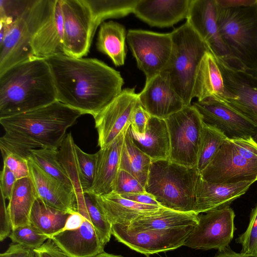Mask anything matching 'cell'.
I'll return each instance as SVG.
<instances>
[{
    "label": "cell",
    "instance_id": "cell-23",
    "mask_svg": "<svg viewBox=\"0 0 257 257\" xmlns=\"http://www.w3.org/2000/svg\"><path fill=\"white\" fill-rule=\"evenodd\" d=\"M28 164L38 198L55 209L70 213L76 211V199L73 192L44 172L31 159Z\"/></svg>",
    "mask_w": 257,
    "mask_h": 257
},
{
    "label": "cell",
    "instance_id": "cell-27",
    "mask_svg": "<svg viewBox=\"0 0 257 257\" xmlns=\"http://www.w3.org/2000/svg\"><path fill=\"white\" fill-rule=\"evenodd\" d=\"M224 94L222 77L213 54L208 51L203 56L195 79L193 97L198 101L212 97L221 100Z\"/></svg>",
    "mask_w": 257,
    "mask_h": 257
},
{
    "label": "cell",
    "instance_id": "cell-31",
    "mask_svg": "<svg viewBox=\"0 0 257 257\" xmlns=\"http://www.w3.org/2000/svg\"><path fill=\"white\" fill-rule=\"evenodd\" d=\"M151 163L150 158L134 144L128 128L121 149L119 169L132 175L145 188Z\"/></svg>",
    "mask_w": 257,
    "mask_h": 257
},
{
    "label": "cell",
    "instance_id": "cell-9",
    "mask_svg": "<svg viewBox=\"0 0 257 257\" xmlns=\"http://www.w3.org/2000/svg\"><path fill=\"white\" fill-rule=\"evenodd\" d=\"M215 58L223 82L221 101L257 126V71L234 66Z\"/></svg>",
    "mask_w": 257,
    "mask_h": 257
},
{
    "label": "cell",
    "instance_id": "cell-13",
    "mask_svg": "<svg viewBox=\"0 0 257 257\" xmlns=\"http://www.w3.org/2000/svg\"><path fill=\"white\" fill-rule=\"evenodd\" d=\"M64 54L81 58L89 53L95 33L90 10L85 0H61Z\"/></svg>",
    "mask_w": 257,
    "mask_h": 257
},
{
    "label": "cell",
    "instance_id": "cell-40",
    "mask_svg": "<svg viewBox=\"0 0 257 257\" xmlns=\"http://www.w3.org/2000/svg\"><path fill=\"white\" fill-rule=\"evenodd\" d=\"M235 241L241 246L240 252L252 257H257V204L252 209L248 226Z\"/></svg>",
    "mask_w": 257,
    "mask_h": 257
},
{
    "label": "cell",
    "instance_id": "cell-29",
    "mask_svg": "<svg viewBox=\"0 0 257 257\" xmlns=\"http://www.w3.org/2000/svg\"><path fill=\"white\" fill-rule=\"evenodd\" d=\"M126 34L125 27L116 22L104 21L100 25L96 43L97 49L108 56L116 66L124 64Z\"/></svg>",
    "mask_w": 257,
    "mask_h": 257
},
{
    "label": "cell",
    "instance_id": "cell-53",
    "mask_svg": "<svg viewBox=\"0 0 257 257\" xmlns=\"http://www.w3.org/2000/svg\"><path fill=\"white\" fill-rule=\"evenodd\" d=\"M214 257H252L242 253L233 251L229 245L224 249L218 251Z\"/></svg>",
    "mask_w": 257,
    "mask_h": 257
},
{
    "label": "cell",
    "instance_id": "cell-4",
    "mask_svg": "<svg viewBox=\"0 0 257 257\" xmlns=\"http://www.w3.org/2000/svg\"><path fill=\"white\" fill-rule=\"evenodd\" d=\"M200 176L196 167L170 160L152 162L146 191L162 207L180 212H194L195 191Z\"/></svg>",
    "mask_w": 257,
    "mask_h": 257
},
{
    "label": "cell",
    "instance_id": "cell-19",
    "mask_svg": "<svg viewBox=\"0 0 257 257\" xmlns=\"http://www.w3.org/2000/svg\"><path fill=\"white\" fill-rule=\"evenodd\" d=\"M77 211L84 216L77 229L62 230L49 237L69 257H93L104 251L101 241L88 215L86 207Z\"/></svg>",
    "mask_w": 257,
    "mask_h": 257
},
{
    "label": "cell",
    "instance_id": "cell-46",
    "mask_svg": "<svg viewBox=\"0 0 257 257\" xmlns=\"http://www.w3.org/2000/svg\"><path fill=\"white\" fill-rule=\"evenodd\" d=\"M1 195L5 199H10L17 179L14 174L5 165L1 172Z\"/></svg>",
    "mask_w": 257,
    "mask_h": 257
},
{
    "label": "cell",
    "instance_id": "cell-41",
    "mask_svg": "<svg viewBox=\"0 0 257 257\" xmlns=\"http://www.w3.org/2000/svg\"><path fill=\"white\" fill-rule=\"evenodd\" d=\"M31 0H0V21L12 24L27 10Z\"/></svg>",
    "mask_w": 257,
    "mask_h": 257
},
{
    "label": "cell",
    "instance_id": "cell-16",
    "mask_svg": "<svg viewBox=\"0 0 257 257\" xmlns=\"http://www.w3.org/2000/svg\"><path fill=\"white\" fill-rule=\"evenodd\" d=\"M192 105L204 123L216 127L229 139L253 137L257 133L256 126L222 101L210 97Z\"/></svg>",
    "mask_w": 257,
    "mask_h": 257
},
{
    "label": "cell",
    "instance_id": "cell-54",
    "mask_svg": "<svg viewBox=\"0 0 257 257\" xmlns=\"http://www.w3.org/2000/svg\"><path fill=\"white\" fill-rule=\"evenodd\" d=\"M93 257H124L119 255H115L111 253H109L105 252L104 251H102L101 253L96 255Z\"/></svg>",
    "mask_w": 257,
    "mask_h": 257
},
{
    "label": "cell",
    "instance_id": "cell-7",
    "mask_svg": "<svg viewBox=\"0 0 257 257\" xmlns=\"http://www.w3.org/2000/svg\"><path fill=\"white\" fill-rule=\"evenodd\" d=\"M51 3L52 0H31L24 13L11 25L0 42V74L35 58L32 38L47 17Z\"/></svg>",
    "mask_w": 257,
    "mask_h": 257
},
{
    "label": "cell",
    "instance_id": "cell-35",
    "mask_svg": "<svg viewBox=\"0 0 257 257\" xmlns=\"http://www.w3.org/2000/svg\"><path fill=\"white\" fill-rule=\"evenodd\" d=\"M30 159L44 172L59 181L75 194L72 182L58 159V150L33 149Z\"/></svg>",
    "mask_w": 257,
    "mask_h": 257
},
{
    "label": "cell",
    "instance_id": "cell-50",
    "mask_svg": "<svg viewBox=\"0 0 257 257\" xmlns=\"http://www.w3.org/2000/svg\"><path fill=\"white\" fill-rule=\"evenodd\" d=\"M120 195L124 198L141 204L161 206L154 197L147 192L142 193H130Z\"/></svg>",
    "mask_w": 257,
    "mask_h": 257
},
{
    "label": "cell",
    "instance_id": "cell-47",
    "mask_svg": "<svg viewBox=\"0 0 257 257\" xmlns=\"http://www.w3.org/2000/svg\"><path fill=\"white\" fill-rule=\"evenodd\" d=\"M5 199L1 195L0 201V240L9 236L12 230V224L6 205Z\"/></svg>",
    "mask_w": 257,
    "mask_h": 257
},
{
    "label": "cell",
    "instance_id": "cell-52",
    "mask_svg": "<svg viewBox=\"0 0 257 257\" xmlns=\"http://www.w3.org/2000/svg\"><path fill=\"white\" fill-rule=\"evenodd\" d=\"M218 6L222 8L235 7L254 4L257 0H216Z\"/></svg>",
    "mask_w": 257,
    "mask_h": 257
},
{
    "label": "cell",
    "instance_id": "cell-18",
    "mask_svg": "<svg viewBox=\"0 0 257 257\" xmlns=\"http://www.w3.org/2000/svg\"><path fill=\"white\" fill-rule=\"evenodd\" d=\"M138 98L152 116L163 119L185 106L171 85L168 75L163 71L146 81L144 89L138 93Z\"/></svg>",
    "mask_w": 257,
    "mask_h": 257
},
{
    "label": "cell",
    "instance_id": "cell-43",
    "mask_svg": "<svg viewBox=\"0 0 257 257\" xmlns=\"http://www.w3.org/2000/svg\"><path fill=\"white\" fill-rule=\"evenodd\" d=\"M3 159L4 165L14 174L17 180L30 176L29 160L15 154H9Z\"/></svg>",
    "mask_w": 257,
    "mask_h": 257
},
{
    "label": "cell",
    "instance_id": "cell-24",
    "mask_svg": "<svg viewBox=\"0 0 257 257\" xmlns=\"http://www.w3.org/2000/svg\"><path fill=\"white\" fill-rule=\"evenodd\" d=\"M94 196L112 225L127 226L138 219L157 214L165 208L161 206L146 205L128 200L114 191Z\"/></svg>",
    "mask_w": 257,
    "mask_h": 257
},
{
    "label": "cell",
    "instance_id": "cell-8",
    "mask_svg": "<svg viewBox=\"0 0 257 257\" xmlns=\"http://www.w3.org/2000/svg\"><path fill=\"white\" fill-rule=\"evenodd\" d=\"M169 135L170 158L172 162L188 167H196L203 121L192 105L165 119Z\"/></svg>",
    "mask_w": 257,
    "mask_h": 257
},
{
    "label": "cell",
    "instance_id": "cell-20",
    "mask_svg": "<svg viewBox=\"0 0 257 257\" xmlns=\"http://www.w3.org/2000/svg\"><path fill=\"white\" fill-rule=\"evenodd\" d=\"M31 47L39 58L64 54L61 0L52 1L47 17L32 38Z\"/></svg>",
    "mask_w": 257,
    "mask_h": 257
},
{
    "label": "cell",
    "instance_id": "cell-17",
    "mask_svg": "<svg viewBox=\"0 0 257 257\" xmlns=\"http://www.w3.org/2000/svg\"><path fill=\"white\" fill-rule=\"evenodd\" d=\"M216 0H191L187 22L208 46L215 57L232 61L220 37L217 23Z\"/></svg>",
    "mask_w": 257,
    "mask_h": 257
},
{
    "label": "cell",
    "instance_id": "cell-38",
    "mask_svg": "<svg viewBox=\"0 0 257 257\" xmlns=\"http://www.w3.org/2000/svg\"><path fill=\"white\" fill-rule=\"evenodd\" d=\"M75 150L82 185L85 193H86L91 188L94 181L97 154H87L83 152L76 144Z\"/></svg>",
    "mask_w": 257,
    "mask_h": 257
},
{
    "label": "cell",
    "instance_id": "cell-33",
    "mask_svg": "<svg viewBox=\"0 0 257 257\" xmlns=\"http://www.w3.org/2000/svg\"><path fill=\"white\" fill-rule=\"evenodd\" d=\"M75 143L71 133L67 134L58 149V159L64 167L73 186L77 206L85 205L84 191L78 169L75 150Z\"/></svg>",
    "mask_w": 257,
    "mask_h": 257
},
{
    "label": "cell",
    "instance_id": "cell-26",
    "mask_svg": "<svg viewBox=\"0 0 257 257\" xmlns=\"http://www.w3.org/2000/svg\"><path fill=\"white\" fill-rule=\"evenodd\" d=\"M129 129L134 144L152 162L169 160L170 139L165 119L151 116L144 134L136 133L131 125Z\"/></svg>",
    "mask_w": 257,
    "mask_h": 257
},
{
    "label": "cell",
    "instance_id": "cell-49",
    "mask_svg": "<svg viewBox=\"0 0 257 257\" xmlns=\"http://www.w3.org/2000/svg\"><path fill=\"white\" fill-rule=\"evenodd\" d=\"M3 253L6 257H38L34 249L14 242Z\"/></svg>",
    "mask_w": 257,
    "mask_h": 257
},
{
    "label": "cell",
    "instance_id": "cell-39",
    "mask_svg": "<svg viewBox=\"0 0 257 257\" xmlns=\"http://www.w3.org/2000/svg\"><path fill=\"white\" fill-rule=\"evenodd\" d=\"M9 237L13 242L19 243L34 249L41 246L48 236L31 224L12 229Z\"/></svg>",
    "mask_w": 257,
    "mask_h": 257
},
{
    "label": "cell",
    "instance_id": "cell-51",
    "mask_svg": "<svg viewBox=\"0 0 257 257\" xmlns=\"http://www.w3.org/2000/svg\"><path fill=\"white\" fill-rule=\"evenodd\" d=\"M84 219V216L83 215L77 211H74L70 214L67 219L64 227L61 231L77 229L82 225Z\"/></svg>",
    "mask_w": 257,
    "mask_h": 257
},
{
    "label": "cell",
    "instance_id": "cell-15",
    "mask_svg": "<svg viewBox=\"0 0 257 257\" xmlns=\"http://www.w3.org/2000/svg\"><path fill=\"white\" fill-rule=\"evenodd\" d=\"M138 102L135 88H125L94 117L100 149L110 145L130 126L132 113Z\"/></svg>",
    "mask_w": 257,
    "mask_h": 257
},
{
    "label": "cell",
    "instance_id": "cell-14",
    "mask_svg": "<svg viewBox=\"0 0 257 257\" xmlns=\"http://www.w3.org/2000/svg\"><path fill=\"white\" fill-rule=\"evenodd\" d=\"M200 175L205 181L214 183L255 182L257 162L241 155L230 140L227 138Z\"/></svg>",
    "mask_w": 257,
    "mask_h": 257
},
{
    "label": "cell",
    "instance_id": "cell-56",
    "mask_svg": "<svg viewBox=\"0 0 257 257\" xmlns=\"http://www.w3.org/2000/svg\"><path fill=\"white\" fill-rule=\"evenodd\" d=\"M0 257H6V256H5L3 253H1L0 254Z\"/></svg>",
    "mask_w": 257,
    "mask_h": 257
},
{
    "label": "cell",
    "instance_id": "cell-28",
    "mask_svg": "<svg viewBox=\"0 0 257 257\" xmlns=\"http://www.w3.org/2000/svg\"><path fill=\"white\" fill-rule=\"evenodd\" d=\"M37 198V192L30 176L17 180L7 206L12 229L30 224L31 210Z\"/></svg>",
    "mask_w": 257,
    "mask_h": 257
},
{
    "label": "cell",
    "instance_id": "cell-48",
    "mask_svg": "<svg viewBox=\"0 0 257 257\" xmlns=\"http://www.w3.org/2000/svg\"><path fill=\"white\" fill-rule=\"evenodd\" d=\"M34 250L38 257H69L51 238Z\"/></svg>",
    "mask_w": 257,
    "mask_h": 257
},
{
    "label": "cell",
    "instance_id": "cell-55",
    "mask_svg": "<svg viewBox=\"0 0 257 257\" xmlns=\"http://www.w3.org/2000/svg\"><path fill=\"white\" fill-rule=\"evenodd\" d=\"M254 140L257 143V133L252 137Z\"/></svg>",
    "mask_w": 257,
    "mask_h": 257
},
{
    "label": "cell",
    "instance_id": "cell-30",
    "mask_svg": "<svg viewBox=\"0 0 257 257\" xmlns=\"http://www.w3.org/2000/svg\"><path fill=\"white\" fill-rule=\"evenodd\" d=\"M198 215L193 212H180L165 208L157 214L141 218L128 226H124L134 230L167 229L195 226L198 222Z\"/></svg>",
    "mask_w": 257,
    "mask_h": 257
},
{
    "label": "cell",
    "instance_id": "cell-44",
    "mask_svg": "<svg viewBox=\"0 0 257 257\" xmlns=\"http://www.w3.org/2000/svg\"><path fill=\"white\" fill-rule=\"evenodd\" d=\"M230 140L241 155L248 160L257 162V143L252 137Z\"/></svg>",
    "mask_w": 257,
    "mask_h": 257
},
{
    "label": "cell",
    "instance_id": "cell-11",
    "mask_svg": "<svg viewBox=\"0 0 257 257\" xmlns=\"http://www.w3.org/2000/svg\"><path fill=\"white\" fill-rule=\"evenodd\" d=\"M235 214L230 206L198 215V222L184 245L195 249L221 250L229 246L236 230Z\"/></svg>",
    "mask_w": 257,
    "mask_h": 257
},
{
    "label": "cell",
    "instance_id": "cell-32",
    "mask_svg": "<svg viewBox=\"0 0 257 257\" xmlns=\"http://www.w3.org/2000/svg\"><path fill=\"white\" fill-rule=\"evenodd\" d=\"M70 214L50 207L38 198L31 210L30 224L49 237L64 227Z\"/></svg>",
    "mask_w": 257,
    "mask_h": 257
},
{
    "label": "cell",
    "instance_id": "cell-45",
    "mask_svg": "<svg viewBox=\"0 0 257 257\" xmlns=\"http://www.w3.org/2000/svg\"><path fill=\"white\" fill-rule=\"evenodd\" d=\"M151 115L145 110L139 102L134 111L131 119V127L136 133L144 134Z\"/></svg>",
    "mask_w": 257,
    "mask_h": 257
},
{
    "label": "cell",
    "instance_id": "cell-36",
    "mask_svg": "<svg viewBox=\"0 0 257 257\" xmlns=\"http://www.w3.org/2000/svg\"><path fill=\"white\" fill-rule=\"evenodd\" d=\"M226 139L222 132L203 122L196 165V168L200 174L208 166Z\"/></svg>",
    "mask_w": 257,
    "mask_h": 257
},
{
    "label": "cell",
    "instance_id": "cell-25",
    "mask_svg": "<svg viewBox=\"0 0 257 257\" xmlns=\"http://www.w3.org/2000/svg\"><path fill=\"white\" fill-rule=\"evenodd\" d=\"M125 128L110 145L96 153L97 163L92 186L86 193L101 195L113 191L114 183L119 170L121 149Z\"/></svg>",
    "mask_w": 257,
    "mask_h": 257
},
{
    "label": "cell",
    "instance_id": "cell-42",
    "mask_svg": "<svg viewBox=\"0 0 257 257\" xmlns=\"http://www.w3.org/2000/svg\"><path fill=\"white\" fill-rule=\"evenodd\" d=\"M113 191L120 195L146 192L145 187L134 176L121 169L116 177Z\"/></svg>",
    "mask_w": 257,
    "mask_h": 257
},
{
    "label": "cell",
    "instance_id": "cell-1",
    "mask_svg": "<svg viewBox=\"0 0 257 257\" xmlns=\"http://www.w3.org/2000/svg\"><path fill=\"white\" fill-rule=\"evenodd\" d=\"M52 75L57 100L94 117L121 92L119 71L92 58L60 54L45 59Z\"/></svg>",
    "mask_w": 257,
    "mask_h": 257
},
{
    "label": "cell",
    "instance_id": "cell-34",
    "mask_svg": "<svg viewBox=\"0 0 257 257\" xmlns=\"http://www.w3.org/2000/svg\"><path fill=\"white\" fill-rule=\"evenodd\" d=\"M138 0H85L93 18L95 30L109 18L124 17L133 12Z\"/></svg>",
    "mask_w": 257,
    "mask_h": 257
},
{
    "label": "cell",
    "instance_id": "cell-12",
    "mask_svg": "<svg viewBox=\"0 0 257 257\" xmlns=\"http://www.w3.org/2000/svg\"><path fill=\"white\" fill-rule=\"evenodd\" d=\"M195 226L167 229L134 230L112 225L116 240L132 250L147 256L173 250L183 245Z\"/></svg>",
    "mask_w": 257,
    "mask_h": 257
},
{
    "label": "cell",
    "instance_id": "cell-10",
    "mask_svg": "<svg viewBox=\"0 0 257 257\" xmlns=\"http://www.w3.org/2000/svg\"><path fill=\"white\" fill-rule=\"evenodd\" d=\"M126 41L138 67L148 81L163 72L173 49L171 33L162 34L142 30H129Z\"/></svg>",
    "mask_w": 257,
    "mask_h": 257
},
{
    "label": "cell",
    "instance_id": "cell-57",
    "mask_svg": "<svg viewBox=\"0 0 257 257\" xmlns=\"http://www.w3.org/2000/svg\"><path fill=\"white\" fill-rule=\"evenodd\" d=\"M147 257H151V256H150V255H148V256H147Z\"/></svg>",
    "mask_w": 257,
    "mask_h": 257
},
{
    "label": "cell",
    "instance_id": "cell-37",
    "mask_svg": "<svg viewBox=\"0 0 257 257\" xmlns=\"http://www.w3.org/2000/svg\"><path fill=\"white\" fill-rule=\"evenodd\" d=\"M87 211L94 229L102 243L105 245L112 235V224L97 203L95 196L85 193Z\"/></svg>",
    "mask_w": 257,
    "mask_h": 257
},
{
    "label": "cell",
    "instance_id": "cell-5",
    "mask_svg": "<svg viewBox=\"0 0 257 257\" xmlns=\"http://www.w3.org/2000/svg\"><path fill=\"white\" fill-rule=\"evenodd\" d=\"M217 23L231 64L257 71V1L235 7L217 5Z\"/></svg>",
    "mask_w": 257,
    "mask_h": 257
},
{
    "label": "cell",
    "instance_id": "cell-3",
    "mask_svg": "<svg viewBox=\"0 0 257 257\" xmlns=\"http://www.w3.org/2000/svg\"><path fill=\"white\" fill-rule=\"evenodd\" d=\"M83 114L64 103L55 101L25 112L0 118L4 135L31 150H58L67 130Z\"/></svg>",
    "mask_w": 257,
    "mask_h": 257
},
{
    "label": "cell",
    "instance_id": "cell-2",
    "mask_svg": "<svg viewBox=\"0 0 257 257\" xmlns=\"http://www.w3.org/2000/svg\"><path fill=\"white\" fill-rule=\"evenodd\" d=\"M57 100L50 67L35 57L0 74V118L34 110Z\"/></svg>",
    "mask_w": 257,
    "mask_h": 257
},
{
    "label": "cell",
    "instance_id": "cell-22",
    "mask_svg": "<svg viewBox=\"0 0 257 257\" xmlns=\"http://www.w3.org/2000/svg\"><path fill=\"white\" fill-rule=\"evenodd\" d=\"M191 0H138L133 12L152 27H170L187 19Z\"/></svg>",
    "mask_w": 257,
    "mask_h": 257
},
{
    "label": "cell",
    "instance_id": "cell-21",
    "mask_svg": "<svg viewBox=\"0 0 257 257\" xmlns=\"http://www.w3.org/2000/svg\"><path fill=\"white\" fill-rule=\"evenodd\" d=\"M255 182L243 181L232 184L207 182L200 176L195 191L194 212L197 214L229 206L235 200L245 194Z\"/></svg>",
    "mask_w": 257,
    "mask_h": 257
},
{
    "label": "cell",
    "instance_id": "cell-6",
    "mask_svg": "<svg viewBox=\"0 0 257 257\" xmlns=\"http://www.w3.org/2000/svg\"><path fill=\"white\" fill-rule=\"evenodd\" d=\"M173 49L163 71L185 106L191 104L196 75L208 46L188 22L171 32Z\"/></svg>",
    "mask_w": 257,
    "mask_h": 257
}]
</instances>
